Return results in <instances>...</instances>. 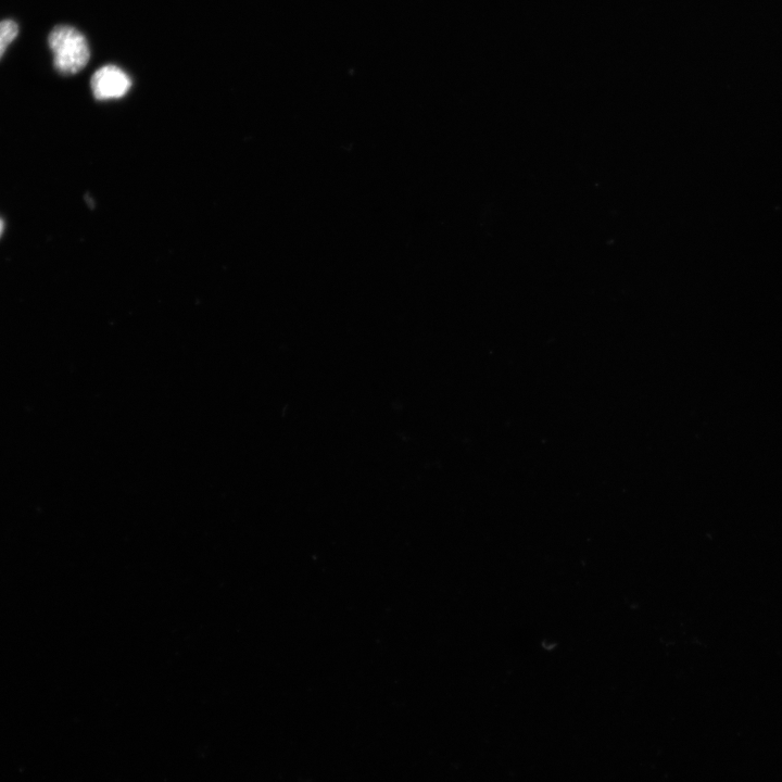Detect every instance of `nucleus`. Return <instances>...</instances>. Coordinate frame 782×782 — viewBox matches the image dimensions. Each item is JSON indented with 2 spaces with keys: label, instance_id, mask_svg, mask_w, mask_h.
<instances>
[{
  "label": "nucleus",
  "instance_id": "1",
  "mask_svg": "<svg viewBox=\"0 0 782 782\" xmlns=\"http://www.w3.org/2000/svg\"><path fill=\"white\" fill-rule=\"evenodd\" d=\"M48 44L54 53L55 68L63 75L79 73L90 61L91 49L86 37L70 25H58L50 32Z\"/></svg>",
  "mask_w": 782,
  "mask_h": 782
},
{
  "label": "nucleus",
  "instance_id": "2",
  "mask_svg": "<svg viewBox=\"0 0 782 782\" xmlns=\"http://www.w3.org/2000/svg\"><path fill=\"white\" fill-rule=\"evenodd\" d=\"M131 86L129 74L113 65L97 70L91 81L92 92L98 100L122 98L129 93Z\"/></svg>",
  "mask_w": 782,
  "mask_h": 782
},
{
  "label": "nucleus",
  "instance_id": "3",
  "mask_svg": "<svg viewBox=\"0 0 782 782\" xmlns=\"http://www.w3.org/2000/svg\"><path fill=\"white\" fill-rule=\"evenodd\" d=\"M18 33L19 27L15 21L0 22V59L3 58L9 45L16 40Z\"/></svg>",
  "mask_w": 782,
  "mask_h": 782
},
{
  "label": "nucleus",
  "instance_id": "4",
  "mask_svg": "<svg viewBox=\"0 0 782 782\" xmlns=\"http://www.w3.org/2000/svg\"><path fill=\"white\" fill-rule=\"evenodd\" d=\"M3 230H4V224H3V221L0 220V235H2Z\"/></svg>",
  "mask_w": 782,
  "mask_h": 782
}]
</instances>
